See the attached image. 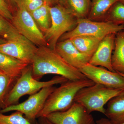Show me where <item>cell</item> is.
<instances>
[{"instance_id":"cell-1","label":"cell","mask_w":124,"mask_h":124,"mask_svg":"<svg viewBox=\"0 0 124 124\" xmlns=\"http://www.w3.org/2000/svg\"><path fill=\"white\" fill-rule=\"evenodd\" d=\"M31 64L33 77L38 80L49 74L61 76L69 80L88 78L79 69L67 62L55 49L47 46L38 47Z\"/></svg>"},{"instance_id":"cell-2","label":"cell","mask_w":124,"mask_h":124,"mask_svg":"<svg viewBox=\"0 0 124 124\" xmlns=\"http://www.w3.org/2000/svg\"><path fill=\"white\" fill-rule=\"evenodd\" d=\"M95 84L93 81L87 78L79 80H68L61 84L60 86L56 87L49 95L37 119L46 117L54 112L67 110L75 102V97L79 90Z\"/></svg>"},{"instance_id":"cell-3","label":"cell","mask_w":124,"mask_h":124,"mask_svg":"<svg viewBox=\"0 0 124 124\" xmlns=\"http://www.w3.org/2000/svg\"><path fill=\"white\" fill-rule=\"evenodd\" d=\"M68 80L65 78L59 76H55L47 81L36 80L32 76L31 65L29 64L23 69L7 94L3 108L17 104L21 98L24 95H32L45 87L61 84Z\"/></svg>"},{"instance_id":"cell-4","label":"cell","mask_w":124,"mask_h":124,"mask_svg":"<svg viewBox=\"0 0 124 124\" xmlns=\"http://www.w3.org/2000/svg\"><path fill=\"white\" fill-rule=\"evenodd\" d=\"M123 90L110 88L95 83L79 90L74 102L84 107L89 113L97 111L104 115V105Z\"/></svg>"},{"instance_id":"cell-5","label":"cell","mask_w":124,"mask_h":124,"mask_svg":"<svg viewBox=\"0 0 124 124\" xmlns=\"http://www.w3.org/2000/svg\"><path fill=\"white\" fill-rule=\"evenodd\" d=\"M51 23L44 33L47 46L55 49L59 39L64 33L73 30L78 19L66 7L58 4L50 7Z\"/></svg>"},{"instance_id":"cell-6","label":"cell","mask_w":124,"mask_h":124,"mask_svg":"<svg viewBox=\"0 0 124 124\" xmlns=\"http://www.w3.org/2000/svg\"><path fill=\"white\" fill-rule=\"evenodd\" d=\"M124 30V25H117L104 21H93L87 18L80 19L78 20L75 27L64 33L59 41L79 36H90L103 38L108 34H116Z\"/></svg>"},{"instance_id":"cell-7","label":"cell","mask_w":124,"mask_h":124,"mask_svg":"<svg viewBox=\"0 0 124 124\" xmlns=\"http://www.w3.org/2000/svg\"><path fill=\"white\" fill-rule=\"evenodd\" d=\"M16 9L11 23L17 31L37 47L47 46L44 34L31 14L19 1L17 2Z\"/></svg>"},{"instance_id":"cell-8","label":"cell","mask_w":124,"mask_h":124,"mask_svg":"<svg viewBox=\"0 0 124 124\" xmlns=\"http://www.w3.org/2000/svg\"><path fill=\"white\" fill-rule=\"evenodd\" d=\"M55 88L54 85L43 88L37 93L30 95L24 101L2 108L0 110V112L5 113L12 111L20 112L30 121L35 123L46 99Z\"/></svg>"},{"instance_id":"cell-9","label":"cell","mask_w":124,"mask_h":124,"mask_svg":"<svg viewBox=\"0 0 124 124\" xmlns=\"http://www.w3.org/2000/svg\"><path fill=\"white\" fill-rule=\"evenodd\" d=\"M87 78L108 88L124 89V77L116 72L88 63L79 69Z\"/></svg>"},{"instance_id":"cell-10","label":"cell","mask_w":124,"mask_h":124,"mask_svg":"<svg viewBox=\"0 0 124 124\" xmlns=\"http://www.w3.org/2000/svg\"><path fill=\"white\" fill-rule=\"evenodd\" d=\"M46 117L55 124H96L91 113L75 102L67 110L54 112Z\"/></svg>"},{"instance_id":"cell-11","label":"cell","mask_w":124,"mask_h":124,"mask_svg":"<svg viewBox=\"0 0 124 124\" xmlns=\"http://www.w3.org/2000/svg\"><path fill=\"white\" fill-rule=\"evenodd\" d=\"M38 47L26 38L0 44V52L31 64Z\"/></svg>"},{"instance_id":"cell-12","label":"cell","mask_w":124,"mask_h":124,"mask_svg":"<svg viewBox=\"0 0 124 124\" xmlns=\"http://www.w3.org/2000/svg\"><path fill=\"white\" fill-rule=\"evenodd\" d=\"M55 49L67 62L79 70L88 63L91 58L79 51L70 39L59 41Z\"/></svg>"},{"instance_id":"cell-13","label":"cell","mask_w":124,"mask_h":124,"mask_svg":"<svg viewBox=\"0 0 124 124\" xmlns=\"http://www.w3.org/2000/svg\"><path fill=\"white\" fill-rule=\"evenodd\" d=\"M116 33L108 34L102 39L89 63L94 66L103 67L115 72L112 66V52L115 48Z\"/></svg>"},{"instance_id":"cell-14","label":"cell","mask_w":124,"mask_h":124,"mask_svg":"<svg viewBox=\"0 0 124 124\" xmlns=\"http://www.w3.org/2000/svg\"><path fill=\"white\" fill-rule=\"evenodd\" d=\"M104 115L112 124L124 122V89L108 102Z\"/></svg>"},{"instance_id":"cell-15","label":"cell","mask_w":124,"mask_h":124,"mask_svg":"<svg viewBox=\"0 0 124 124\" xmlns=\"http://www.w3.org/2000/svg\"><path fill=\"white\" fill-rule=\"evenodd\" d=\"M29 64L0 52V71L18 78Z\"/></svg>"},{"instance_id":"cell-16","label":"cell","mask_w":124,"mask_h":124,"mask_svg":"<svg viewBox=\"0 0 124 124\" xmlns=\"http://www.w3.org/2000/svg\"><path fill=\"white\" fill-rule=\"evenodd\" d=\"M111 63L115 71L124 74V30L116 34Z\"/></svg>"},{"instance_id":"cell-17","label":"cell","mask_w":124,"mask_h":124,"mask_svg":"<svg viewBox=\"0 0 124 124\" xmlns=\"http://www.w3.org/2000/svg\"><path fill=\"white\" fill-rule=\"evenodd\" d=\"M103 38L82 36L76 37L70 39L79 51L91 57Z\"/></svg>"},{"instance_id":"cell-18","label":"cell","mask_w":124,"mask_h":124,"mask_svg":"<svg viewBox=\"0 0 124 124\" xmlns=\"http://www.w3.org/2000/svg\"><path fill=\"white\" fill-rule=\"evenodd\" d=\"M120 0H91V8L87 18L103 21L111 7Z\"/></svg>"},{"instance_id":"cell-19","label":"cell","mask_w":124,"mask_h":124,"mask_svg":"<svg viewBox=\"0 0 124 124\" xmlns=\"http://www.w3.org/2000/svg\"><path fill=\"white\" fill-rule=\"evenodd\" d=\"M50 7L47 3L44 2L41 7L30 13L39 29L44 34L51 25Z\"/></svg>"},{"instance_id":"cell-20","label":"cell","mask_w":124,"mask_h":124,"mask_svg":"<svg viewBox=\"0 0 124 124\" xmlns=\"http://www.w3.org/2000/svg\"><path fill=\"white\" fill-rule=\"evenodd\" d=\"M91 0H67V8L78 19L86 18L90 8Z\"/></svg>"},{"instance_id":"cell-21","label":"cell","mask_w":124,"mask_h":124,"mask_svg":"<svg viewBox=\"0 0 124 124\" xmlns=\"http://www.w3.org/2000/svg\"><path fill=\"white\" fill-rule=\"evenodd\" d=\"M0 37L6 41L21 39L24 38L10 21L0 15Z\"/></svg>"},{"instance_id":"cell-22","label":"cell","mask_w":124,"mask_h":124,"mask_svg":"<svg viewBox=\"0 0 124 124\" xmlns=\"http://www.w3.org/2000/svg\"><path fill=\"white\" fill-rule=\"evenodd\" d=\"M103 21L124 25V4L120 1L116 3L108 10Z\"/></svg>"},{"instance_id":"cell-23","label":"cell","mask_w":124,"mask_h":124,"mask_svg":"<svg viewBox=\"0 0 124 124\" xmlns=\"http://www.w3.org/2000/svg\"><path fill=\"white\" fill-rule=\"evenodd\" d=\"M17 79L8 75L0 71V108H4L7 94Z\"/></svg>"},{"instance_id":"cell-24","label":"cell","mask_w":124,"mask_h":124,"mask_svg":"<svg viewBox=\"0 0 124 124\" xmlns=\"http://www.w3.org/2000/svg\"><path fill=\"white\" fill-rule=\"evenodd\" d=\"M0 124H37V123L31 122L22 113L16 111L8 115L0 112Z\"/></svg>"},{"instance_id":"cell-25","label":"cell","mask_w":124,"mask_h":124,"mask_svg":"<svg viewBox=\"0 0 124 124\" xmlns=\"http://www.w3.org/2000/svg\"><path fill=\"white\" fill-rule=\"evenodd\" d=\"M18 1L21 2L30 13L41 7L44 4L42 0H18Z\"/></svg>"},{"instance_id":"cell-26","label":"cell","mask_w":124,"mask_h":124,"mask_svg":"<svg viewBox=\"0 0 124 124\" xmlns=\"http://www.w3.org/2000/svg\"><path fill=\"white\" fill-rule=\"evenodd\" d=\"M0 15L10 22L13 17L11 9L5 0H0Z\"/></svg>"},{"instance_id":"cell-27","label":"cell","mask_w":124,"mask_h":124,"mask_svg":"<svg viewBox=\"0 0 124 124\" xmlns=\"http://www.w3.org/2000/svg\"><path fill=\"white\" fill-rule=\"evenodd\" d=\"M38 119L37 124H55L48 119L46 117H40Z\"/></svg>"},{"instance_id":"cell-28","label":"cell","mask_w":124,"mask_h":124,"mask_svg":"<svg viewBox=\"0 0 124 124\" xmlns=\"http://www.w3.org/2000/svg\"><path fill=\"white\" fill-rule=\"evenodd\" d=\"M96 124H112L106 118H101L97 120L96 121ZM124 124V122L122 124Z\"/></svg>"},{"instance_id":"cell-29","label":"cell","mask_w":124,"mask_h":124,"mask_svg":"<svg viewBox=\"0 0 124 124\" xmlns=\"http://www.w3.org/2000/svg\"><path fill=\"white\" fill-rule=\"evenodd\" d=\"M7 4L10 7H15L17 8V3L18 0H6Z\"/></svg>"},{"instance_id":"cell-30","label":"cell","mask_w":124,"mask_h":124,"mask_svg":"<svg viewBox=\"0 0 124 124\" xmlns=\"http://www.w3.org/2000/svg\"><path fill=\"white\" fill-rule=\"evenodd\" d=\"M44 2L48 4L50 6H53L59 4L58 0H42Z\"/></svg>"},{"instance_id":"cell-31","label":"cell","mask_w":124,"mask_h":124,"mask_svg":"<svg viewBox=\"0 0 124 124\" xmlns=\"http://www.w3.org/2000/svg\"><path fill=\"white\" fill-rule=\"evenodd\" d=\"M67 0H58L59 4L66 7H67Z\"/></svg>"},{"instance_id":"cell-32","label":"cell","mask_w":124,"mask_h":124,"mask_svg":"<svg viewBox=\"0 0 124 124\" xmlns=\"http://www.w3.org/2000/svg\"><path fill=\"white\" fill-rule=\"evenodd\" d=\"M6 40L4 39H2L1 38H0V44H4L6 42H7Z\"/></svg>"},{"instance_id":"cell-33","label":"cell","mask_w":124,"mask_h":124,"mask_svg":"<svg viewBox=\"0 0 124 124\" xmlns=\"http://www.w3.org/2000/svg\"><path fill=\"white\" fill-rule=\"evenodd\" d=\"M120 2H122V3H123L124 4V0H120Z\"/></svg>"},{"instance_id":"cell-34","label":"cell","mask_w":124,"mask_h":124,"mask_svg":"<svg viewBox=\"0 0 124 124\" xmlns=\"http://www.w3.org/2000/svg\"><path fill=\"white\" fill-rule=\"evenodd\" d=\"M117 73H119V74H120V75H121L122 76L124 77V74H122V73H119V72H117Z\"/></svg>"}]
</instances>
